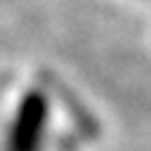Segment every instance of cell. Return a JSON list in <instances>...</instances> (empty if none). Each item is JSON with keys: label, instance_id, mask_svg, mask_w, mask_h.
Instances as JSON below:
<instances>
[{"label": "cell", "instance_id": "1", "mask_svg": "<svg viewBox=\"0 0 151 151\" xmlns=\"http://www.w3.org/2000/svg\"><path fill=\"white\" fill-rule=\"evenodd\" d=\"M42 119H45V101L35 93V96L27 98V104H24V109L19 114V122L13 125V133H11V141H8V151H35Z\"/></svg>", "mask_w": 151, "mask_h": 151}]
</instances>
